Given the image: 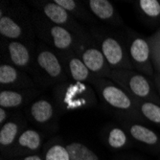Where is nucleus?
Listing matches in <instances>:
<instances>
[{
    "instance_id": "nucleus-1",
    "label": "nucleus",
    "mask_w": 160,
    "mask_h": 160,
    "mask_svg": "<svg viewBox=\"0 0 160 160\" xmlns=\"http://www.w3.org/2000/svg\"><path fill=\"white\" fill-rule=\"evenodd\" d=\"M91 85L94 88L101 105L106 111L119 119H128L149 126V122L140 113L135 100L122 87L108 78H96Z\"/></svg>"
},
{
    "instance_id": "nucleus-2",
    "label": "nucleus",
    "mask_w": 160,
    "mask_h": 160,
    "mask_svg": "<svg viewBox=\"0 0 160 160\" xmlns=\"http://www.w3.org/2000/svg\"><path fill=\"white\" fill-rule=\"evenodd\" d=\"M33 11L18 0L0 1V38L26 42L38 41L33 25Z\"/></svg>"
},
{
    "instance_id": "nucleus-3",
    "label": "nucleus",
    "mask_w": 160,
    "mask_h": 160,
    "mask_svg": "<svg viewBox=\"0 0 160 160\" xmlns=\"http://www.w3.org/2000/svg\"><path fill=\"white\" fill-rule=\"evenodd\" d=\"M30 75L39 90L53 88L69 80L58 53L40 41H38Z\"/></svg>"
},
{
    "instance_id": "nucleus-4",
    "label": "nucleus",
    "mask_w": 160,
    "mask_h": 160,
    "mask_svg": "<svg viewBox=\"0 0 160 160\" xmlns=\"http://www.w3.org/2000/svg\"><path fill=\"white\" fill-rule=\"evenodd\" d=\"M88 31L111 69L133 70L128 58L123 30L118 31L98 24L88 27Z\"/></svg>"
},
{
    "instance_id": "nucleus-5",
    "label": "nucleus",
    "mask_w": 160,
    "mask_h": 160,
    "mask_svg": "<svg viewBox=\"0 0 160 160\" xmlns=\"http://www.w3.org/2000/svg\"><path fill=\"white\" fill-rule=\"evenodd\" d=\"M52 99L62 115L94 107L98 97L91 84L68 80L53 87Z\"/></svg>"
},
{
    "instance_id": "nucleus-6",
    "label": "nucleus",
    "mask_w": 160,
    "mask_h": 160,
    "mask_svg": "<svg viewBox=\"0 0 160 160\" xmlns=\"http://www.w3.org/2000/svg\"><path fill=\"white\" fill-rule=\"evenodd\" d=\"M108 79L117 83L134 100L160 105V97L152 78L129 69H112Z\"/></svg>"
},
{
    "instance_id": "nucleus-7",
    "label": "nucleus",
    "mask_w": 160,
    "mask_h": 160,
    "mask_svg": "<svg viewBox=\"0 0 160 160\" xmlns=\"http://www.w3.org/2000/svg\"><path fill=\"white\" fill-rule=\"evenodd\" d=\"M33 25L38 41L43 42L57 53L72 50L76 38L66 29L48 20L39 12L33 10Z\"/></svg>"
},
{
    "instance_id": "nucleus-8",
    "label": "nucleus",
    "mask_w": 160,
    "mask_h": 160,
    "mask_svg": "<svg viewBox=\"0 0 160 160\" xmlns=\"http://www.w3.org/2000/svg\"><path fill=\"white\" fill-rule=\"evenodd\" d=\"M127 50L133 70L153 79L155 71L152 61V49L148 38L132 29L123 27Z\"/></svg>"
},
{
    "instance_id": "nucleus-9",
    "label": "nucleus",
    "mask_w": 160,
    "mask_h": 160,
    "mask_svg": "<svg viewBox=\"0 0 160 160\" xmlns=\"http://www.w3.org/2000/svg\"><path fill=\"white\" fill-rule=\"evenodd\" d=\"M29 4L51 22L66 29L76 38H82L89 33L88 28L72 17L54 0H33L29 1Z\"/></svg>"
},
{
    "instance_id": "nucleus-10",
    "label": "nucleus",
    "mask_w": 160,
    "mask_h": 160,
    "mask_svg": "<svg viewBox=\"0 0 160 160\" xmlns=\"http://www.w3.org/2000/svg\"><path fill=\"white\" fill-rule=\"evenodd\" d=\"M38 41L26 42L0 38L1 62L10 63L30 74Z\"/></svg>"
},
{
    "instance_id": "nucleus-11",
    "label": "nucleus",
    "mask_w": 160,
    "mask_h": 160,
    "mask_svg": "<svg viewBox=\"0 0 160 160\" xmlns=\"http://www.w3.org/2000/svg\"><path fill=\"white\" fill-rule=\"evenodd\" d=\"M73 50L94 76L108 78L112 69L89 33L76 38Z\"/></svg>"
},
{
    "instance_id": "nucleus-12",
    "label": "nucleus",
    "mask_w": 160,
    "mask_h": 160,
    "mask_svg": "<svg viewBox=\"0 0 160 160\" xmlns=\"http://www.w3.org/2000/svg\"><path fill=\"white\" fill-rule=\"evenodd\" d=\"M29 123L44 130H56L59 128L60 113L53 99L40 95L24 109Z\"/></svg>"
},
{
    "instance_id": "nucleus-13",
    "label": "nucleus",
    "mask_w": 160,
    "mask_h": 160,
    "mask_svg": "<svg viewBox=\"0 0 160 160\" xmlns=\"http://www.w3.org/2000/svg\"><path fill=\"white\" fill-rule=\"evenodd\" d=\"M120 125L127 130L134 144L146 152L160 155V134L148 125L128 119H119Z\"/></svg>"
},
{
    "instance_id": "nucleus-14",
    "label": "nucleus",
    "mask_w": 160,
    "mask_h": 160,
    "mask_svg": "<svg viewBox=\"0 0 160 160\" xmlns=\"http://www.w3.org/2000/svg\"><path fill=\"white\" fill-rule=\"evenodd\" d=\"M28 120L23 110L13 111L10 119L0 127V149L2 158H5L10 150L22 133L28 128Z\"/></svg>"
},
{
    "instance_id": "nucleus-15",
    "label": "nucleus",
    "mask_w": 160,
    "mask_h": 160,
    "mask_svg": "<svg viewBox=\"0 0 160 160\" xmlns=\"http://www.w3.org/2000/svg\"><path fill=\"white\" fill-rule=\"evenodd\" d=\"M43 146H44V136L41 132L28 127L19 135L5 158L8 160L39 153L43 149Z\"/></svg>"
},
{
    "instance_id": "nucleus-16",
    "label": "nucleus",
    "mask_w": 160,
    "mask_h": 160,
    "mask_svg": "<svg viewBox=\"0 0 160 160\" xmlns=\"http://www.w3.org/2000/svg\"><path fill=\"white\" fill-rule=\"evenodd\" d=\"M37 87L36 83L27 72L10 63L0 64V90L26 89Z\"/></svg>"
},
{
    "instance_id": "nucleus-17",
    "label": "nucleus",
    "mask_w": 160,
    "mask_h": 160,
    "mask_svg": "<svg viewBox=\"0 0 160 160\" xmlns=\"http://www.w3.org/2000/svg\"><path fill=\"white\" fill-rule=\"evenodd\" d=\"M58 55L60 57L64 72L69 80L91 84V82L97 78L86 67V65L81 60V58L73 49L59 52Z\"/></svg>"
},
{
    "instance_id": "nucleus-18",
    "label": "nucleus",
    "mask_w": 160,
    "mask_h": 160,
    "mask_svg": "<svg viewBox=\"0 0 160 160\" xmlns=\"http://www.w3.org/2000/svg\"><path fill=\"white\" fill-rule=\"evenodd\" d=\"M85 3L99 23L113 29L125 27L123 18L112 2L108 0H85Z\"/></svg>"
},
{
    "instance_id": "nucleus-19",
    "label": "nucleus",
    "mask_w": 160,
    "mask_h": 160,
    "mask_svg": "<svg viewBox=\"0 0 160 160\" xmlns=\"http://www.w3.org/2000/svg\"><path fill=\"white\" fill-rule=\"evenodd\" d=\"M40 95L41 90L38 87L26 89L0 90V108H4L12 111L23 110Z\"/></svg>"
},
{
    "instance_id": "nucleus-20",
    "label": "nucleus",
    "mask_w": 160,
    "mask_h": 160,
    "mask_svg": "<svg viewBox=\"0 0 160 160\" xmlns=\"http://www.w3.org/2000/svg\"><path fill=\"white\" fill-rule=\"evenodd\" d=\"M102 138L107 146L113 151H122L134 146V142L121 125L109 124L102 130Z\"/></svg>"
},
{
    "instance_id": "nucleus-21",
    "label": "nucleus",
    "mask_w": 160,
    "mask_h": 160,
    "mask_svg": "<svg viewBox=\"0 0 160 160\" xmlns=\"http://www.w3.org/2000/svg\"><path fill=\"white\" fill-rule=\"evenodd\" d=\"M54 1L66 10L72 17H74L82 24H87L90 26L100 24L94 18L89 8L87 7L85 0H54Z\"/></svg>"
},
{
    "instance_id": "nucleus-22",
    "label": "nucleus",
    "mask_w": 160,
    "mask_h": 160,
    "mask_svg": "<svg viewBox=\"0 0 160 160\" xmlns=\"http://www.w3.org/2000/svg\"><path fill=\"white\" fill-rule=\"evenodd\" d=\"M140 19L149 26L160 24V1L159 0H137L132 2Z\"/></svg>"
},
{
    "instance_id": "nucleus-23",
    "label": "nucleus",
    "mask_w": 160,
    "mask_h": 160,
    "mask_svg": "<svg viewBox=\"0 0 160 160\" xmlns=\"http://www.w3.org/2000/svg\"><path fill=\"white\" fill-rule=\"evenodd\" d=\"M41 155L43 160H70L66 145L59 136L50 139L44 144Z\"/></svg>"
},
{
    "instance_id": "nucleus-24",
    "label": "nucleus",
    "mask_w": 160,
    "mask_h": 160,
    "mask_svg": "<svg viewBox=\"0 0 160 160\" xmlns=\"http://www.w3.org/2000/svg\"><path fill=\"white\" fill-rule=\"evenodd\" d=\"M70 160H100V156L89 147L81 142H70L66 144Z\"/></svg>"
},
{
    "instance_id": "nucleus-25",
    "label": "nucleus",
    "mask_w": 160,
    "mask_h": 160,
    "mask_svg": "<svg viewBox=\"0 0 160 160\" xmlns=\"http://www.w3.org/2000/svg\"><path fill=\"white\" fill-rule=\"evenodd\" d=\"M140 113L150 124H153L160 128V105L148 101L135 100Z\"/></svg>"
},
{
    "instance_id": "nucleus-26",
    "label": "nucleus",
    "mask_w": 160,
    "mask_h": 160,
    "mask_svg": "<svg viewBox=\"0 0 160 160\" xmlns=\"http://www.w3.org/2000/svg\"><path fill=\"white\" fill-rule=\"evenodd\" d=\"M152 49V61L155 73L160 74V27L157 31L148 37Z\"/></svg>"
},
{
    "instance_id": "nucleus-27",
    "label": "nucleus",
    "mask_w": 160,
    "mask_h": 160,
    "mask_svg": "<svg viewBox=\"0 0 160 160\" xmlns=\"http://www.w3.org/2000/svg\"><path fill=\"white\" fill-rule=\"evenodd\" d=\"M12 112L13 111H12L10 109L4 108H0V126L3 125L5 122H7L10 119Z\"/></svg>"
},
{
    "instance_id": "nucleus-28",
    "label": "nucleus",
    "mask_w": 160,
    "mask_h": 160,
    "mask_svg": "<svg viewBox=\"0 0 160 160\" xmlns=\"http://www.w3.org/2000/svg\"><path fill=\"white\" fill-rule=\"evenodd\" d=\"M10 160H43V157H42L41 153H36V154L27 155V156L18 157V158H13V159H10Z\"/></svg>"
},
{
    "instance_id": "nucleus-29",
    "label": "nucleus",
    "mask_w": 160,
    "mask_h": 160,
    "mask_svg": "<svg viewBox=\"0 0 160 160\" xmlns=\"http://www.w3.org/2000/svg\"><path fill=\"white\" fill-rule=\"evenodd\" d=\"M153 81H154V83H155V85H156V88H157L159 97H160V74H159V73H155V74H154V76H153Z\"/></svg>"
},
{
    "instance_id": "nucleus-30",
    "label": "nucleus",
    "mask_w": 160,
    "mask_h": 160,
    "mask_svg": "<svg viewBox=\"0 0 160 160\" xmlns=\"http://www.w3.org/2000/svg\"><path fill=\"white\" fill-rule=\"evenodd\" d=\"M126 160H142V159H140V158H128V159H126Z\"/></svg>"
},
{
    "instance_id": "nucleus-31",
    "label": "nucleus",
    "mask_w": 160,
    "mask_h": 160,
    "mask_svg": "<svg viewBox=\"0 0 160 160\" xmlns=\"http://www.w3.org/2000/svg\"><path fill=\"white\" fill-rule=\"evenodd\" d=\"M1 160H7V159H4V158H2V159H1Z\"/></svg>"
},
{
    "instance_id": "nucleus-32",
    "label": "nucleus",
    "mask_w": 160,
    "mask_h": 160,
    "mask_svg": "<svg viewBox=\"0 0 160 160\" xmlns=\"http://www.w3.org/2000/svg\"><path fill=\"white\" fill-rule=\"evenodd\" d=\"M159 159H160V155H159Z\"/></svg>"
}]
</instances>
